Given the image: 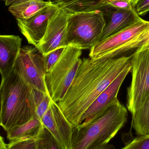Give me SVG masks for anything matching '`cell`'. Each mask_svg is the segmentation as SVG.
I'll return each instance as SVG.
<instances>
[{"label":"cell","mask_w":149,"mask_h":149,"mask_svg":"<svg viewBox=\"0 0 149 149\" xmlns=\"http://www.w3.org/2000/svg\"><path fill=\"white\" fill-rule=\"evenodd\" d=\"M132 55L113 58L82 59L72 83L57 104L69 122L76 127L96 98L131 63Z\"/></svg>","instance_id":"6da1fadb"},{"label":"cell","mask_w":149,"mask_h":149,"mask_svg":"<svg viewBox=\"0 0 149 149\" xmlns=\"http://www.w3.org/2000/svg\"><path fill=\"white\" fill-rule=\"evenodd\" d=\"M0 124L6 132L37 118L32 88L13 72L1 81Z\"/></svg>","instance_id":"7a4b0ae2"},{"label":"cell","mask_w":149,"mask_h":149,"mask_svg":"<svg viewBox=\"0 0 149 149\" xmlns=\"http://www.w3.org/2000/svg\"><path fill=\"white\" fill-rule=\"evenodd\" d=\"M128 116L127 109L118 101L94 120L74 127L71 149H96L108 144Z\"/></svg>","instance_id":"3957f363"},{"label":"cell","mask_w":149,"mask_h":149,"mask_svg":"<svg viewBox=\"0 0 149 149\" xmlns=\"http://www.w3.org/2000/svg\"><path fill=\"white\" fill-rule=\"evenodd\" d=\"M106 24L101 10L71 13L67 21V46L91 49L99 42Z\"/></svg>","instance_id":"277c9868"},{"label":"cell","mask_w":149,"mask_h":149,"mask_svg":"<svg viewBox=\"0 0 149 149\" xmlns=\"http://www.w3.org/2000/svg\"><path fill=\"white\" fill-rule=\"evenodd\" d=\"M82 50L67 46L45 77L49 95L56 103L61 101L72 83L82 62Z\"/></svg>","instance_id":"5b68a950"},{"label":"cell","mask_w":149,"mask_h":149,"mask_svg":"<svg viewBox=\"0 0 149 149\" xmlns=\"http://www.w3.org/2000/svg\"><path fill=\"white\" fill-rule=\"evenodd\" d=\"M132 79L128 88L127 106L132 114L149 97V46H142L132 55Z\"/></svg>","instance_id":"8992f818"},{"label":"cell","mask_w":149,"mask_h":149,"mask_svg":"<svg viewBox=\"0 0 149 149\" xmlns=\"http://www.w3.org/2000/svg\"><path fill=\"white\" fill-rule=\"evenodd\" d=\"M13 72L32 88L49 94L45 81L46 70L44 56L36 47L21 48Z\"/></svg>","instance_id":"52a82bcc"},{"label":"cell","mask_w":149,"mask_h":149,"mask_svg":"<svg viewBox=\"0 0 149 149\" xmlns=\"http://www.w3.org/2000/svg\"><path fill=\"white\" fill-rule=\"evenodd\" d=\"M149 28V22L140 17L131 25L106 39L99 41L91 49V58H113L118 51Z\"/></svg>","instance_id":"ba28073f"},{"label":"cell","mask_w":149,"mask_h":149,"mask_svg":"<svg viewBox=\"0 0 149 149\" xmlns=\"http://www.w3.org/2000/svg\"><path fill=\"white\" fill-rule=\"evenodd\" d=\"M71 14L60 8L50 20L44 36L36 47L44 56L57 49L67 47V21Z\"/></svg>","instance_id":"9c48e42d"},{"label":"cell","mask_w":149,"mask_h":149,"mask_svg":"<svg viewBox=\"0 0 149 149\" xmlns=\"http://www.w3.org/2000/svg\"><path fill=\"white\" fill-rule=\"evenodd\" d=\"M59 5L48 6L27 19H16L20 31L29 44L37 47L44 36L52 17L59 9Z\"/></svg>","instance_id":"30bf717a"},{"label":"cell","mask_w":149,"mask_h":149,"mask_svg":"<svg viewBox=\"0 0 149 149\" xmlns=\"http://www.w3.org/2000/svg\"><path fill=\"white\" fill-rule=\"evenodd\" d=\"M41 121L64 148L71 149L75 127L66 119L57 103L52 100Z\"/></svg>","instance_id":"8fae6325"},{"label":"cell","mask_w":149,"mask_h":149,"mask_svg":"<svg viewBox=\"0 0 149 149\" xmlns=\"http://www.w3.org/2000/svg\"><path fill=\"white\" fill-rule=\"evenodd\" d=\"M131 71V63L93 102L81 117L80 124H86L94 120L119 101V90L125 78Z\"/></svg>","instance_id":"7c38bea8"},{"label":"cell","mask_w":149,"mask_h":149,"mask_svg":"<svg viewBox=\"0 0 149 149\" xmlns=\"http://www.w3.org/2000/svg\"><path fill=\"white\" fill-rule=\"evenodd\" d=\"M22 39L15 35L0 36V72L1 81L13 72L16 60L21 50Z\"/></svg>","instance_id":"4fadbf2b"},{"label":"cell","mask_w":149,"mask_h":149,"mask_svg":"<svg viewBox=\"0 0 149 149\" xmlns=\"http://www.w3.org/2000/svg\"><path fill=\"white\" fill-rule=\"evenodd\" d=\"M115 9L107 13L106 24L99 42L131 25L141 17L136 10Z\"/></svg>","instance_id":"5bb4252c"},{"label":"cell","mask_w":149,"mask_h":149,"mask_svg":"<svg viewBox=\"0 0 149 149\" xmlns=\"http://www.w3.org/2000/svg\"><path fill=\"white\" fill-rule=\"evenodd\" d=\"M54 3L44 0H17L9 6V12L16 19H27Z\"/></svg>","instance_id":"9a60e30c"},{"label":"cell","mask_w":149,"mask_h":149,"mask_svg":"<svg viewBox=\"0 0 149 149\" xmlns=\"http://www.w3.org/2000/svg\"><path fill=\"white\" fill-rule=\"evenodd\" d=\"M44 127L41 120L33 118L24 124L7 132V138L9 142L23 139H38Z\"/></svg>","instance_id":"2e32d148"},{"label":"cell","mask_w":149,"mask_h":149,"mask_svg":"<svg viewBox=\"0 0 149 149\" xmlns=\"http://www.w3.org/2000/svg\"><path fill=\"white\" fill-rule=\"evenodd\" d=\"M103 0H62L59 7L70 13L87 12L106 8Z\"/></svg>","instance_id":"e0dca14e"},{"label":"cell","mask_w":149,"mask_h":149,"mask_svg":"<svg viewBox=\"0 0 149 149\" xmlns=\"http://www.w3.org/2000/svg\"><path fill=\"white\" fill-rule=\"evenodd\" d=\"M132 116V126L136 134L139 136H149V97Z\"/></svg>","instance_id":"ac0fdd59"},{"label":"cell","mask_w":149,"mask_h":149,"mask_svg":"<svg viewBox=\"0 0 149 149\" xmlns=\"http://www.w3.org/2000/svg\"><path fill=\"white\" fill-rule=\"evenodd\" d=\"M32 91L36 106V117L41 120L42 117L49 108L52 100L48 94L44 93L33 88Z\"/></svg>","instance_id":"d6986e66"},{"label":"cell","mask_w":149,"mask_h":149,"mask_svg":"<svg viewBox=\"0 0 149 149\" xmlns=\"http://www.w3.org/2000/svg\"><path fill=\"white\" fill-rule=\"evenodd\" d=\"M38 149H65L57 141L50 132L44 127L38 139Z\"/></svg>","instance_id":"ffe728a7"},{"label":"cell","mask_w":149,"mask_h":149,"mask_svg":"<svg viewBox=\"0 0 149 149\" xmlns=\"http://www.w3.org/2000/svg\"><path fill=\"white\" fill-rule=\"evenodd\" d=\"M137 0H103L106 8L115 9L136 10Z\"/></svg>","instance_id":"44dd1931"},{"label":"cell","mask_w":149,"mask_h":149,"mask_svg":"<svg viewBox=\"0 0 149 149\" xmlns=\"http://www.w3.org/2000/svg\"><path fill=\"white\" fill-rule=\"evenodd\" d=\"M9 149H38V139H23L9 142Z\"/></svg>","instance_id":"7402d4cb"},{"label":"cell","mask_w":149,"mask_h":149,"mask_svg":"<svg viewBox=\"0 0 149 149\" xmlns=\"http://www.w3.org/2000/svg\"><path fill=\"white\" fill-rule=\"evenodd\" d=\"M66 48H59L45 55L44 60L46 72L55 64L63 54Z\"/></svg>","instance_id":"603a6c76"},{"label":"cell","mask_w":149,"mask_h":149,"mask_svg":"<svg viewBox=\"0 0 149 149\" xmlns=\"http://www.w3.org/2000/svg\"><path fill=\"white\" fill-rule=\"evenodd\" d=\"M122 149H149V136H139Z\"/></svg>","instance_id":"cb8c5ba5"},{"label":"cell","mask_w":149,"mask_h":149,"mask_svg":"<svg viewBox=\"0 0 149 149\" xmlns=\"http://www.w3.org/2000/svg\"><path fill=\"white\" fill-rule=\"evenodd\" d=\"M136 10L139 16L147 14L149 11V0H137Z\"/></svg>","instance_id":"d4e9b609"},{"label":"cell","mask_w":149,"mask_h":149,"mask_svg":"<svg viewBox=\"0 0 149 149\" xmlns=\"http://www.w3.org/2000/svg\"><path fill=\"white\" fill-rule=\"evenodd\" d=\"M0 149H9L8 144L5 143L4 139L1 136L0 138Z\"/></svg>","instance_id":"484cf974"},{"label":"cell","mask_w":149,"mask_h":149,"mask_svg":"<svg viewBox=\"0 0 149 149\" xmlns=\"http://www.w3.org/2000/svg\"><path fill=\"white\" fill-rule=\"evenodd\" d=\"M96 149H115V147L113 144H107Z\"/></svg>","instance_id":"4316f807"},{"label":"cell","mask_w":149,"mask_h":149,"mask_svg":"<svg viewBox=\"0 0 149 149\" xmlns=\"http://www.w3.org/2000/svg\"><path fill=\"white\" fill-rule=\"evenodd\" d=\"M17 1V0H5L4 1H5V4L6 6H9L10 5Z\"/></svg>","instance_id":"83f0119b"},{"label":"cell","mask_w":149,"mask_h":149,"mask_svg":"<svg viewBox=\"0 0 149 149\" xmlns=\"http://www.w3.org/2000/svg\"><path fill=\"white\" fill-rule=\"evenodd\" d=\"M48 1H51L54 3L59 4V6L62 3V0H48Z\"/></svg>","instance_id":"f1b7e54d"},{"label":"cell","mask_w":149,"mask_h":149,"mask_svg":"<svg viewBox=\"0 0 149 149\" xmlns=\"http://www.w3.org/2000/svg\"><path fill=\"white\" fill-rule=\"evenodd\" d=\"M143 46H149V39H148V40L146 42V43H145Z\"/></svg>","instance_id":"f546056e"},{"label":"cell","mask_w":149,"mask_h":149,"mask_svg":"<svg viewBox=\"0 0 149 149\" xmlns=\"http://www.w3.org/2000/svg\"><path fill=\"white\" fill-rule=\"evenodd\" d=\"M3 1H5V0H3Z\"/></svg>","instance_id":"4dcf8cb0"}]
</instances>
